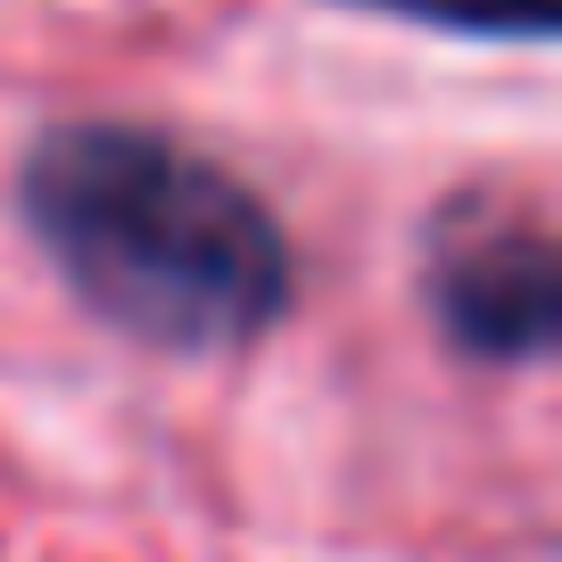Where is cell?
<instances>
[{"label":"cell","mask_w":562,"mask_h":562,"mask_svg":"<svg viewBox=\"0 0 562 562\" xmlns=\"http://www.w3.org/2000/svg\"><path fill=\"white\" fill-rule=\"evenodd\" d=\"M42 257L100 323L215 356L290 315V232L207 149L158 124H50L18 166Z\"/></svg>","instance_id":"6da1fadb"},{"label":"cell","mask_w":562,"mask_h":562,"mask_svg":"<svg viewBox=\"0 0 562 562\" xmlns=\"http://www.w3.org/2000/svg\"><path fill=\"white\" fill-rule=\"evenodd\" d=\"M422 299L439 315V331L456 339L480 364H529L546 356L562 323V281H554V248L538 224L521 215H496V224L447 232L430 248V273H422Z\"/></svg>","instance_id":"7a4b0ae2"},{"label":"cell","mask_w":562,"mask_h":562,"mask_svg":"<svg viewBox=\"0 0 562 562\" xmlns=\"http://www.w3.org/2000/svg\"><path fill=\"white\" fill-rule=\"evenodd\" d=\"M364 9L405 25H439V34H505V42L554 34V0H364Z\"/></svg>","instance_id":"3957f363"}]
</instances>
